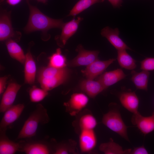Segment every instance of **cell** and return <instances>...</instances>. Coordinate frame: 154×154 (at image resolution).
<instances>
[{"instance_id":"6da1fadb","label":"cell","mask_w":154,"mask_h":154,"mask_svg":"<svg viewBox=\"0 0 154 154\" xmlns=\"http://www.w3.org/2000/svg\"><path fill=\"white\" fill-rule=\"evenodd\" d=\"M30 11L28 23L24 31L29 33L36 31L46 32L53 28L62 29L64 23L61 19L50 18L41 12L36 7L27 0Z\"/></svg>"},{"instance_id":"7a4b0ae2","label":"cell","mask_w":154,"mask_h":154,"mask_svg":"<svg viewBox=\"0 0 154 154\" xmlns=\"http://www.w3.org/2000/svg\"><path fill=\"white\" fill-rule=\"evenodd\" d=\"M49 121L47 110L41 104L37 105L25 122L17 139L30 138L35 136L39 125L46 123Z\"/></svg>"},{"instance_id":"3957f363","label":"cell","mask_w":154,"mask_h":154,"mask_svg":"<svg viewBox=\"0 0 154 154\" xmlns=\"http://www.w3.org/2000/svg\"><path fill=\"white\" fill-rule=\"evenodd\" d=\"M102 122L111 130L129 141L127 133L128 127L124 122L118 110H110L103 116Z\"/></svg>"},{"instance_id":"277c9868","label":"cell","mask_w":154,"mask_h":154,"mask_svg":"<svg viewBox=\"0 0 154 154\" xmlns=\"http://www.w3.org/2000/svg\"><path fill=\"white\" fill-rule=\"evenodd\" d=\"M76 50L78 53L76 57L69 61L67 64L70 66H86L98 59V50H89L85 49L81 44L78 45Z\"/></svg>"},{"instance_id":"5b68a950","label":"cell","mask_w":154,"mask_h":154,"mask_svg":"<svg viewBox=\"0 0 154 154\" xmlns=\"http://www.w3.org/2000/svg\"><path fill=\"white\" fill-rule=\"evenodd\" d=\"M83 18L78 17L71 21L64 23L62 28V32L60 35L56 36L55 39L57 44L61 47H63L70 38L76 32L79 24Z\"/></svg>"},{"instance_id":"8992f818","label":"cell","mask_w":154,"mask_h":154,"mask_svg":"<svg viewBox=\"0 0 154 154\" xmlns=\"http://www.w3.org/2000/svg\"><path fill=\"white\" fill-rule=\"evenodd\" d=\"M21 35L19 32L15 31L13 28L10 13H2L0 17V40L3 41L13 38L19 40Z\"/></svg>"},{"instance_id":"52a82bcc","label":"cell","mask_w":154,"mask_h":154,"mask_svg":"<svg viewBox=\"0 0 154 154\" xmlns=\"http://www.w3.org/2000/svg\"><path fill=\"white\" fill-rule=\"evenodd\" d=\"M89 99L82 93H76L72 94L69 100L64 103L66 110L71 116H75L86 106Z\"/></svg>"},{"instance_id":"ba28073f","label":"cell","mask_w":154,"mask_h":154,"mask_svg":"<svg viewBox=\"0 0 154 154\" xmlns=\"http://www.w3.org/2000/svg\"><path fill=\"white\" fill-rule=\"evenodd\" d=\"M116 60L115 58L104 61L97 60L87 66L84 70H81V72L87 79L93 80L101 75Z\"/></svg>"},{"instance_id":"9c48e42d","label":"cell","mask_w":154,"mask_h":154,"mask_svg":"<svg viewBox=\"0 0 154 154\" xmlns=\"http://www.w3.org/2000/svg\"><path fill=\"white\" fill-rule=\"evenodd\" d=\"M101 34L106 38L117 51L131 50L119 37V31L118 28L113 29L109 27H106L102 29Z\"/></svg>"},{"instance_id":"30bf717a","label":"cell","mask_w":154,"mask_h":154,"mask_svg":"<svg viewBox=\"0 0 154 154\" xmlns=\"http://www.w3.org/2000/svg\"><path fill=\"white\" fill-rule=\"evenodd\" d=\"M133 114L132 123L143 134L146 135L154 131V112L147 117L142 116L139 112Z\"/></svg>"},{"instance_id":"8fae6325","label":"cell","mask_w":154,"mask_h":154,"mask_svg":"<svg viewBox=\"0 0 154 154\" xmlns=\"http://www.w3.org/2000/svg\"><path fill=\"white\" fill-rule=\"evenodd\" d=\"M25 108L22 104L13 105L7 109L1 120L0 127L2 131L5 130L19 117Z\"/></svg>"},{"instance_id":"7c38bea8","label":"cell","mask_w":154,"mask_h":154,"mask_svg":"<svg viewBox=\"0 0 154 154\" xmlns=\"http://www.w3.org/2000/svg\"><path fill=\"white\" fill-rule=\"evenodd\" d=\"M21 86L15 83H10L3 95L0 105V112H4L13 105Z\"/></svg>"},{"instance_id":"4fadbf2b","label":"cell","mask_w":154,"mask_h":154,"mask_svg":"<svg viewBox=\"0 0 154 154\" xmlns=\"http://www.w3.org/2000/svg\"><path fill=\"white\" fill-rule=\"evenodd\" d=\"M79 146L82 152H88L95 147L96 143V136L94 130H81L79 136Z\"/></svg>"},{"instance_id":"5bb4252c","label":"cell","mask_w":154,"mask_h":154,"mask_svg":"<svg viewBox=\"0 0 154 154\" xmlns=\"http://www.w3.org/2000/svg\"><path fill=\"white\" fill-rule=\"evenodd\" d=\"M118 97L121 104L126 109L133 114L139 112V100L135 92H123Z\"/></svg>"},{"instance_id":"9a60e30c","label":"cell","mask_w":154,"mask_h":154,"mask_svg":"<svg viewBox=\"0 0 154 154\" xmlns=\"http://www.w3.org/2000/svg\"><path fill=\"white\" fill-rule=\"evenodd\" d=\"M126 75L122 69L117 68L102 74L97 78L105 89L125 78Z\"/></svg>"},{"instance_id":"2e32d148","label":"cell","mask_w":154,"mask_h":154,"mask_svg":"<svg viewBox=\"0 0 154 154\" xmlns=\"http://www.w3.org/2000/svg\"><path fill=\"white\" fill-rule=\"evenodd\" d=\"M80 88L82 91L91 98L95 97L105 90L103 85L98 81L88 79L81 82Z\"/></svg>"},{"instance_id":"e0dca14e","label":"cell","mask_w":154,"mask_h":154,"mask_svg":"<svg viewBox=\"0 0 154 154\" xmlns=\"http://www.w3.org/2000/svg\"><path fill=\"white\" fill-rule=\"evenodd\" d=\"M25 56L24 63L25 82L27 83L31 84L35 82L36 72V65L30 52H28L25 55Z\"/></svg>"},{"instance_id":"ac0fdd59","label":"cell","mask_w":154,"mask_h":154,"mask_svg":"<svg viewBox=\"0 0 154 154\" xmlns=\"http://www.w3.org/2000/svg\"><path fill=\"white\" fill-rule=\"evenodd\" d=\"M70 71L66 67L59 68L48 66L41 68L38 74L37 78H52L69 76Z\"/></svg>"},{"instance_id":"d6986e66","label":"cell","mask_w":154,"mask_h":154,"mask_svg":"<svg viewBox=\"0 0 154 154\" xmlns=\"http://www.w3.org/2000/svg\"><path fill=\"white\" fill-rule=\"evenodd\" d=\"M131 80L133 82L137 89L147 91L150 72L149 71L142 70L137 72L134 70L131 72Z\"/></svg>"},{"instance_id":"ffe728a7","label":"cell","mask_w":154,"mask_h":154,"mask_svg":"<svg viewBox=\"0 0 154 154\" xmlns=\"http://www.w3.org/2000/svg\"><path fill=\"white\" fill-rule=\"evenodd\" d=\"M7 40L6 44L10 56L21 63H24L26 56L21 48L13 39H9Z\"/></svg>"},{"instance_id":"44dd1931","label":"cell","mask_w":154,"mask_h":154,"mask_svg":"<svg viewBox=\"0 0 154 154\" xmlns=\"http://www.w3.org/2000/svg\"><path fill=\"white\" fill-rule=\"evenodd\" d=\"M99 148L100 151L105 154H130L131 150H123L120 146L115 142L112 138L110 139L109 142L101 144Z\"/></svg>"},{"instance_id":"7402d4cb","label":"cell","mask_w":154,"mask_h":154,"mask_svg":"<svg viewBox=\"0 0 154 154\" xmlns=\"http://www.w3.org/2000/svg\"><path fill=\"white\" fill-rule=\"evenodd\" d=\"M117 51V59L121 67L127 70H132L136 68V60L127 53L126 50Z\"/></svg>"},{"instance_id":"603a6c76","label":"cell","mask_w":154,"mask_h":154,"mask_svg":"<svg viewBox=\"0 0 154 154\" xmlns=\"http://www.w3.org/2000/svg\"><path fill=\"white\" fill-rule=\"evenodd\" d=\"M69 76H64L52 78H37L42 88L48 91L66 82Z\"/></svg>"},{"instance_id":"cb8c5ba5","label":"cell","mask_w":154,"mask_h":154,"mask_svg":"<svg viewBox=\"0 0 154 154\" xmlns=\"http://www.w3.org/2000/svg\"><path fill=\"white\" fill-rule=\"evenodd\" d=\"M104 0H80L74 5L68 15V16L75 17L92 5L102 2Z\"/></svg>"},{"instance_id":"d4e9b609","label":"cell","mask_w":154,"mask_h":154,"mask_svg":"<svg viewBox=\"0 0 154 154\" xmlns=\"http://www.w3.org/2000/svg\"><path fill=\"white\" fill-rule=\"evenodd\" d=\"M19 143L13 142L6 138H1L0 141V154H13L19 150Z\"/></svg>"},{"instance_id":"484cf974","label":"cell","mask_w":154,"mask_h":154,"mask_svg":"<svg viewBox=\"0 0 154 154\" xmlns=\"http://www.w3.org/2000/svg\"><path fill=\"white\" fill-rule=\"evenodd\" d=\"M49 66L61 68L66 67L67 65L66 58L62 54L60 48L49 57Z\"/></svg>"},{"instance_id":"4316f807","label":"cell","mask_w":154,"mask_h":154,"mask_svg":"<svg viewBox=\"0 0 154 154\" xmlns=\"http://www.w3.org/2000/svg\"><path fill=\"white\" fill-rule=\"evenodd\" d=\"M22 151L27 154H48L50 153L47 146L40 143L28 144L23 148Z\"/></svg>"},{"instance_id":"83f0119b","label":"cell","mask_w":154,"mask_h":154,"mask_svg":"<svg viewBox=\"0 0 154 154\" xmlns=\"http://www.w3.org/2000/svg\"><path fill=\"white\" fill-rule=\"evenodd\" d=\"M97 124L96 118L91 114L83 115L80 117L79 120V125L81 130H94Z\"/></svg>"},{"instance_id":"f1b7e54d","label":"cell","mask_w":154,"mask_h":154,"mask_svg":"<svg viewBox=\"0 0 154 154\" xmlns=\"http://www.w3.org/2000/svg\"><path fill=\"white\" fill-rule=\"evenodd\" d=\"M48 91L42 88L33 86L29 90L31 101L37 102L42 100L48 94Z\"/></svg>"},{"instance_id":"f546056e","label":"cell","mask_w":154,"mask_h":154,"mask_svg":"<svg viewBox=\"0 0 154 154\" xmlns=\"http://www.w3.org/2000/svg\"><path fill=\"white\" fill-rule=\"evenodd\" d=\"M140 69L142 70L154 71V58H146L140 62Z\"/></svg>"},{"instance_id":"4dcf8cb0","label":"cell","mask_w":154,"mask_h":154,"mask_svg":"<svg viewBox=\"0 0 154 154\" xmlns=\"http://www.w3.org/2000/svg\"><path fill=\"white\" fill-rule=\"evenodd\" d=\"M74 150L66 146H62L58 148L54 153L55 154H67L74 152Z\"/></svg>"},{"instance_id":"1f68e13d","label":"cell","mask_w":154,"mask_h":154,"mask_svg":"<svg viewBox=\"0 0 154 154\" xmlns=\"http://www.w3.org/2000/svg\"><path fill=\"white\" fill-rule=\"evenodd\" d=\"M148 152L143 146L134 148L131 150L130 154H148Z\"/></svg>"},{"instance_id":"d6a6232c","label":"cell","mask_w":154,"mask_h":154,"mask_svg":"<svg viewBox=\"0 0 154 154\" xmlns=\"http://www.w3.org/2000/svg\"><path fill=\"white\" fill-rule=\"evenodd\" d=\"M8 77L5 76L0 78V94H2L5 88L6 82Z\"/></svg>"},{"instance_id":"836d02e7","label":"cell","mask_w":154,"mask_h":154,"mask_svg":"<svg viewBox=\"0 0 154 154\" xmlns=\"http://www.w3.org/2000/svg\"><path fill=\"white\" fill-rule=\"evenodd\" d=\"M114 8H119L121 6L122 0H108Z\"/></svg>"},{"instance_id":"e575fe53","label":"cell","mask_w":154,"mask_h":154,"mask_svg":"<svg viewBox=\"0 0 154 154\" xmlns=\"http://www.w3.org/2000/svg\"><path fill=\"white\" fill-rule=\"evenodd\" d=\"M22 0H6L7 3L12 6H15L19 4Z\"/></svg>"},{"instance_id":"d590c367","label":"cell","mask_w":154,"mask_h":154,"mask_svg":"<svg viewBox=\"0 0 154 154\" xmlns=\"http://www.w3.org/2000/svg\"><path fill=\"white\" fill-rule=\"evenodd\" d=\"M37 0L38 2H40L43 3H46L47 1V0Z\"/></svg>"}]
</instances>
